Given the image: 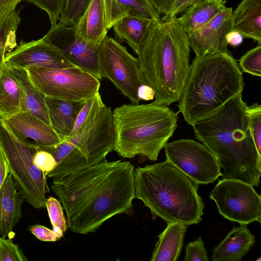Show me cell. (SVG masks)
Masks as SVG:
<instances>
[{"mask_svg":"<svg viewBox=\"0 0 261 261\" xmlns=\"http://www.w3.org/2000/svg\"><path fill=\"white\" fill-rule=\"evenodd\" d=\"M246 113L251 136L261 156V106L257 102L248 106Z\"/></svg>","mask_w":261,"mask_h":261,"instance_id":"obj_29","label":"cell"},{"mask_svg":"<svg viewBox=\"0 0 261 261\" xmlns=\"http://www.w3.org/2000/svg\"><path fill=\"white\" fill-rule=\"evenodd\" d=\"M5 62L9 67L25 69L32 66L57 69L75 67L44 37L29 42L21 40L6 54Z\"/></svg>","mask_w":261,"mask_h":261,"instance_id":"obj_14","label":"cell"},{"mask_svg":"<svg viewBox=\"0 0 261 261\" xmlns=\"http://www.w3.org/2000/svg\"><path fill=\"white\" fill-rule=\"evenodd\" d=\"M50 124L62 140L68 137L85 101H73L45 96Z\"/></svg>","mask_w":261,"mask_h":261,"instance_id":"obj_21","label":"cell"},{"mask_svg":"<svg viewBox=\"0 0 261 261\" xmlns=\"http://www.w3.org/2000/svg\"><path fill=\"white\" fill-rule=\"evenodd\" d=\"M155 10L161 15H165L166 19L171 11L174 0H148Z\"/></svg>","mask_w":261,"mask_h":261,"instance_id":"obj_42","label":"cell"},{"mask_svg":"<svg viewBox=\"0 0 261 261\" xmlns=\"http://www.w3.org/2000/svg\"><path fill=\"white\" fill-rule=\"evenodd\" d=\"M175 16L152 21L140 53V70L154 92L155 102L169 106L178 101L190 69L188 35Z\"/></svg>","mask_w":261,"mask_h":261,"instance_id":"obj_3","label":"cell"},{"mask_svg":"<svg viewBox=\"0 0 261 261\" xmlns=\"http://www.w3.org/2000/svg\"><path fill=\"white\" fill-rule=\"evenodd\" d=\"M112 112L98 92L79 132L56 145L40 147L50 152L57 162L56 168L46 176L53 178L64 176L106 159L114 150L115 143Z\"/></svg>","mask_w":261,"mask_h":261,"instance_id":"obj_7","label":"cell"},{"mask_svg":"<svg viewBox=\"0 0 261 261\" xmlns=\"http://www.w3.org/2000/svg\"><path fill=\"white\" fill-rule=\"evenodd\" d=\"M134 169L128 161L105 159L53 178L51 189L66 212L68 228L88 234L116 215L132 213Z\"/></svg>","mask_w":261,"mask_h":261,"instance_id":"obj_1","label":"cell"},{"mask_svg":"<svg viewBox=\"0 0 261 261\" xmlns=\"http://www.w3.org/2000/svg\"><path fill=\"white\" fill-rule=\"evenodd\" d=\"M19 11L14 13L0 22V75L5 65L6 54L17 46L16 32L20 22Z\"/></svg>","mask_w":261,"mask_h":261,"instance_id":"obj_27","label":"cell"},{"mask_svg":"<svg viewBox=\"0 0 261 261\" xmlns=\"http://www.w3.org/2000/svg\"><path fill=\"white\" fill-rule=\"evenodd\" d=\"M1 119L16 137L32 139L40 147L54 146L62 141L51 125L28 112L21 111Z\"/></svg>","mask_w":261,"mask_h":261,"instance_id":"obj_16","label":"cell"},{"mask_svg":"<svg viewBox=\"0 0 261 261\" xmlns=\"http://www.w3.org/2000/svg\"><path fill=\"white\" fill-rule=\"evenodd\" d=\"M9 173L7 161L0 146V188Z\"/></svg>","mask_w":261,"mask_h":261,"instance_id":"obj_43","label":"cell"},{"mask_svg":"<svg viewBox=\"0 0 261 261\" xmlns=\"http://www.w3.org/2000/svg\"><path fill=\"white\" fill-rule=\"evenodd\" d=\"M37 89L45 96L85 101L99 92L100 80L76 67L65 69L32 66L26 68Z\"/></svg>","mask_w":261,"mask_h":261,"instance_id":"obj_9","label":"cell"},{"mask_svg":"<svg viewBox=\"0 0 261 261\" xmlns=\"http://www.w3.org/2000/svg\"><path fill=\"white\" fill-rule=\"evenodd\" d=\"M74 28L88 44L98 49L108 30L103 0H91Z\"/></svg>","mask_w":261,"mask_h":261,"instance_id":"obj_17","label":"cell"},{"mask_svg":"<svg viewBox=\"0 0 261 261\" xmlns=\"http://www.w3.org/2000/svg\"><path fill=\"white\" fill-rule=\"evenodd\" d=\"M138 95L141 100H150L154 97L153 89L147 84L141 85L138 89Z\"/></svg>","mask_w":261,"mask_h":261,"instance_id":"obj_44","label":"cell"},{"mask_svg":"<svg viewBox=\"0 0 261 261\" xmlns=\"http://www.w3.org/2000/svg\"><path fill=\"white\" fill-rule=\"evenodd\" d=\"M188 225L181 222L167 223L165 229L158 236L159 240L150 261H176L181 253Z\"/></svg>","mask_w":261,"mask_h":261,"instance_id":"obj_23","label":"cell"},{"mask_svg":"<svg viewBox=\"0 0 261 261\" xmlns=\"http://www.w3.org/2000/svg\"><path fill=\"white\" fill-rule=\"evenodd\" d=\"M184 261H208L207 251L201 237L186 246Z\"/></svg>","mask_w":261,"mask_h":261,"instance_id":"obj_35","label":"cell"},{"mask_svg":"<svg viewBox=\"0 0 261 261\" xmlns=\"http://www.w3.org/2000/svg\"><path fill=\"white\" fill-rule=\"evenodd\" d=\"M164 148L166 160L199 184L212 183L221 175L216 158L204 144L180 139L167 142Z\"/></svg>","mask_w":261,"mask_h":261,"instance_id":"obj_12","label":"cell"},{"mask_svg":"<svg viewBox=\"0 0 261 261\" xmlns=\"http://www.w3.org/2000/svg\"><path fill=\"white\" fill-rule=\"evenodd\" d=\"M243 73L228 51L196 56L178 100V112L192 125L242 93Z\"/></svg>","mask_w":261,"mask_h":261,"instance_id":"obj_4","label":"cell"},{"mask_svg":"<svg viewBox=\"0 0 261 261\" xmlns=\"http://www.w3.org/2000/svg\"><path fill=\"white\" fill-rule=\"evenodd\" d=\"M45 11L48 14L51 27L57 24L66 4V0H24Z\"/></svg>","mask_w":261,"mask_h":261,"instance_id":"obj_33","label":"cell"},{"mask_svg":"<svg viewBox=\"0 0 261 261\" xmlns=\"http://www.w3.org/2000/svg\"><path fill=\"white\" fill-rule=\"evenodd\" d=\"M8 67L16 78L21 89L20 112L30 113L50 125L45 100V96L33 83L27 70L25 68Z\"/></svg>","mask_w":261,"mask_h":261,"instance_id":"obj_22","label":"cell"},{"mask_svg":"<svg viewBox=\"0 0 261 261\" xmlns=\"http://www.w3.org/2000/svg\"><path fill=\"white\" fill-rule=\"evenodd\" d=\"M207 0H174L170 13L167 18H172L185 11L191 5L203 3Z\"/></svg>","mask_w":261,"mask_h":261,"instance_id":"obj_41","label":"cell"},{"mask_svg":"<svg viewBox=\"0 0 261 261\" xmlns=\"http://www.w3.org/2000/svg\"><path fill=\"white\" fill-rule=\"evenodd\" d=\"M247 106L240 93L218 111L192 126L195 138L214 154L223 168L221 179H238L258 187L261 156L248 128Z\"/></svg>","mask_w":261,"mask_h":261,"instance_id":"obj_2","label":"cell"},{"mask_svg":"<svg viewBox=\"0 0 261 261\" xmlns=\"http://www.w3.org/2000/svg\"><path fill=\"white\" fill-rule=\"evenodd\" d=\"M219 214L230 221L248 224L260 223L261 196L253 186L234 179H221L212 190Z\"/></svg>","mask_w":261,"mask_h":261,"instance_id":"obj_11","label":"cell"},{"mask_svg":"<svg viewBox=\"0 0 261 261\" xmlns=\"http://www.w3.org/2000/svg\"><path fill=\"white\" fill-rule=\"evenodd\" d=\"M33 163L47 175L57 166V162L53 155L48 151L40 148L36 152L33 158Z\"/></svg>","mask_w":261,"mask_h":261,"instance_id":"obj_36","label":"cell"},{"mask_svg":"<svg viewBox=\"0 0 261 261\" xmlns=\"http://www.w3.org/2000/svg\"><path fill=\"white\" fill-rule=\"evenodd\" d=\"M22 250L10 239L0 237V261H27Z\"/></svg>","mask_w":261,"mask_h":261,"instance_id":"obj_34","label":"cell"},{"mask_svg":"<svg viewBox=\"0 0 261 261\" xmlns=\"http://www.w3.org/2000/svg\"><path fill=\"white\" fill-rule=\"evenodd\" d=\"M0 146L16 187L24 200L36 209L46 208V174L33 163L40 147L14 135L0 118Z\"/></svg>","mask_w":261,"mask_h":261,"instance_id":"obj_8","label":"cell"},{"mask_svg":"<svg viewBox=\"0 0 261 261\" xmlns=\"http://www.w3.org/2000/svg\"><path fill=\"white\" fill-rule=\"evenodd\" d=\"M215 1L221 2H223L224 0H215Z\"/></svg>","mask_w":261,"mask_h":261,"instance_id":"obj_46","label":"cell"},{"mask_svg":"<svg viewBox=\"0 0 261 261\" xmlns=\"http://www.w3.org/2000/svg\"><path fill=\"white\" fill-rule=\"evenodd\" d=\"M134 179L135 198L152 215L167 223L189 225L202 220L204 204L197 194L199 184L169 161L137 168Z\"/></svg>","mask_w":261,"mask_h":261,"instance_id":"obj_5","label":"cell"},{"mask_svg":"<svg viewBox=\"0 0 261 261\" xmlns=\"http://www.w3.org/2000/svg\"><path fill=\"white\" fill-rule=\"evenodd\" d=\"M231 7H226L203 27L188 35L196 56L228 51V35L232 32Z\"/></svg>","mask_w":261,"mask_h":261,"instance_id":"obj_15","label":"cell"},{"mask_svg":"<svg viewBox=\"0 0 261 261\" xmlns=\"http://www.w3.org/2000/svg\"><path fill=\"white\" fill-rule=\"evenodd\" d=\"M23 200L9 173L0 188V237L6 238L13 233L22 216Z\"/></svg>","mask_w":261,"mask_h":261,"instance_id":"obj_18","label":"cell"},{"mask_svg":"<svg viewBox=\"0 0 261 261\" xmlns=\"http://www.w3.org/2000/svg\"><path fill=\"white\" fill-rule=\"evenodd\" d=\"M46 208L53 229L60 228L65 233L68 226L60 200L49 197L46 200Z\"/></svg>","mask_w":261,"mask_h":261,"instance_id":"obj_32","label":"cell"},{"mask_svg":"<svg viewBox=\"0 0 261 261\" xmlns=\"http://www.w3.org/2000/svg\"><path fill=\"white\" fill-rule=\"evenodd\" d=\"M114 151L123 158L137 155L155 161L177 127V113L155 102L127 104L112 112Z\"/></svg>","mask_w":261,"mask_h":261,"instance_id":"obj_6","label":"cell"},{"mask_svg":"<svg viewBox=\"0 0 261 261\" xmlns=\"http://www.w3.org/2000/svg\"><path fill=\"white\" fill-rule=\"evenodd\" d=\"M98 65L102 77L108 79L133 103H139L141 100L138 95L139 88L146 84L138 58L126 47L106 36L99 48Z\"/></svg>","mask_w":261,"mask_h":261,"instance_id":"obj_10","label":"cell"},{"mask_svg":"<svg viewBox=\"0 0 261 261\" xmlns=\"http://www.w3.org/2000/svg\"><path fill=\"white\" fill-rule=\"evenodd\" d=\"M91 0H66L64 10L58 22L74 26L81 17Z\"/></svg>","mask_w":261,"mask_h":261,"instance_id":"obj_30","label":"cell"},{"mask_svg":"<svg viewBox=\"0 0 261 261\" xmlns=\"http://www.w3.org/2000/svg\"><path fill=\"white\" fill-rule=\"evenodd\" d=\"M243 40V37L238 33L231 32L227 36L228 44L238 46L240 44Z\"/></svg>","mask_w":261,"mask_h":261,"instance_id":"obj_45","label":"cell"},{"mask_svg":"<svg viewBox=\"0 0 261 261\" xmlns=\"http://www.w3.org/2000/svg\"><path fill=\"white\" fill-rule=\"evenodd\" d=\"M30 230L36 238L42 241L56 242L61 238L53 230L42 225L32 226Z\"/></svg>","mask_w":261,"mask_h":261,"instance_id":"obj_39","label":"cell"},{"mask_svg":"<svg viewBox=\"0 0 261 261\" xmlns=\"http://www.w3.org/2000/svg\"><path fill=\"white\" fill-rule=\"evenodd\" d=\"M75 67L101 80L98 65V51L88 44L76 33L74 26L58 23L44 36Z\"/></svg>","mask_w":261,"mask_h":261,"instance_id":"obj_13","label":"cell"},{"mask_svg":"<svg viewBox=\"0 0 261 261\" xmlns=\"http://www.w3.org/2000/svg\"><path fill=\"white\" fill-rule=\"evenodd\" d=\"M231 31L261 44V0H242L231 15Z\"/></svg>","mask_w":261,"mask_h":261,"instance_id":"obj_20","label":"cell"},{"mask_svg":"<svg viewBox=\"0 0 261 261\" xmlns=\"http://www.w3.org/2000/svg\"><path fill=\"white\" fill-rule=\"evenodd\" d=\"M106 22L108 30L126 14L119 7L117 0H103Z\"/></svg>","mask_w":261,"mask_h":261,"instance_id":"obj_37","label":"cell"},{"mask_svg":"<svg viewBox=\"0 0 261 261\" xmlns=\"http://www.w3.org/2000/svg\"><path fill=\"white\" fill-rule=\"evenodd\" d=\"M243 72L256 76H261V45H257L244 54L239 60Z\"/></svg>","mask_w":261,"mask_h":261,"instance_id":"obj_31","label":"cell"},{"mask_svg":"<svg viewBox=\"0 0 261 261\" xmlns=\"http://www.w3.org/2000/svg\"><path fill=\"white\" fill-rule=\"evenodd\" d=\"M226 1L207 0L189 7L180 17H176L182 30L189 35L203 27L224 10Z\"/></svg>","mask_w":261,"mask_h":261,"instance_id":"obj_25","label":"cell"},{"mask_svg":"<svg viewBox=\"0 0 261 261\" xmlns=\"http://www.w3.org/2000/svg\"><path fill=\"white\" fill-rule=\"evenodd\" d=\"M126 14L149 19L152 21L161 20L160 14L148 0H117Z\"/></svg>","mask_w":261,"mask_h":261,"instance_id":"obj_28","label":"cell"},{"mask_svg":"<svg viewBox=\"0 0 261 261\" xmlns=\"http://www.w3.org/2000/svg\"><path fill=\"white\" fill-rule=\"evenodd\" d=\"M152 21L126 15L112 27L116 38L125 42L137 55L147 38Z\"/></svg>","mask_w":261,"mask_h":261,"instance_id":"obj_24","label":"cell"},{"mask_svg":"<svg viewBox=\"0 0 261 261\" xmlns=\"http://www.w3.org/2000/svg\"><path fill=\"white\" fill-rule=\"evenodd\" d=\"M258 260H260V258L259 257V258L258 259H257L256 261H258Z\"/></svg>","mask_w":261,"mask_h":261,"instance_id":"obj_47","label":"cell"},{"mask_svg":"<svg viewBox=\"0 0 261 261\" xmlns=\"http://www.w3.org/2000/svg\"><path fill=\"white\" fill-rule=\"evenodd\" d=\"M95 95L86 101L78 114L73 129L68 137L74 135L82 129L94 102Z\"/></svg>","mask_w":261,"mask_h":261,"instance_id":"obj_38","label":"cell"},{"mask_svg":"<svg viewBox=\"0 0 261 261\" xmlns=\"http://www.w3.org/2000/svg\"><path fill=\"white\" fill-rule=\"evenodd\" d=\"M234 227L213 250V261H241L255 243L246 224Z\"/></svg>","mask_w":261,"mask_h":261,"instance_id":"obj_19","label":"cell"},{"mask_svg":"<svg viewBox=\"0 0 261 261\" xmlns=\"http://www.w3.org/2000/svg\"><path fill=\"white\" fill-rule=\"evenodd\" d=\"M21 91L15 76L5 65L0 75V118L12 116L21 111Z\"/></svg>","mask_w":261,"mask_h":261,"instance_id":"obj_26","label":"cell"},{"mask_svg":"<svg viewBox=\"0 0 261 261\" xmlns=\"http://www.w3.org/2000/svg\"><path fill=\"white\" fill-rule=\"evenodd\" d=\"M24 0H0V22L14 13L17 5Z\"/></svg>","mask_w":261,"mask_h":261,"instance_id":"obj_40","label":"cell"}]
</instances>
